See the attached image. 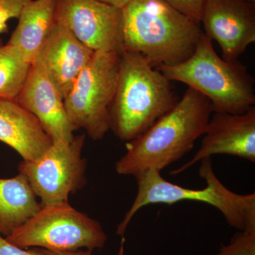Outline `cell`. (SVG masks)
<instances>
[{
    "label": "cell",
    "instance_id": "cell-1",
    "mask_svg": "<svg viewBox=\"0 0 255 255\" xmlns=\"http://www.w3.org/2000/svg\"><path fill=\"white\" fill-rule=\"evenodd\" d=\"M212 114L209 99L188 87L172 110L127 142V152L116 162V172L134 177L151 168L162 172L192 150Z\"/></svg>",
    "mask_w": 255,
    "mask_h": 255
},
{
    "label": "cell",
    "instance_id": "cell-2",
    "mask_svg": "<svg viewBox=\"0 0 255 255\" xmlns=\"http://www.w3.org/2000/svg\"><path fill=\"white\" fill-rule=\"evenodd\" d=\"M122 12L124 50L139 53L154 68L189 59L204 33L200 23L160 0H132Z\"/></svg>",
    "mask_w": 255,
    "mask_h": 255
},
{
    "label": "cell",
    "instance_id": "cell-3",
    "mask_svg": "<svg viewBox=\"0 0 255 255\" xmlns=\"http://www.w3.org/2000/svg\"><path fill=\"white\" fill-rule=\"evenodd\" d=\"M179 100L163 74L139 53L124 50L111 106L110 130L120 140L130 141L148 130Z\"/></svg>",
    "mask_w": 255,
    "mask_h": 255
},
{
    "label": "cell",
    "instance_id": "cell-4",
    "mask_svg": "<svg viewBox=\"0 0 255 255\" xmlns=\"http://www.w3.org/2000/svg\"><path fill=\"white\" fill-rule=\"evenodd\" d=\"M199 176L205 180L202 189H192L172 184L161 172L151 168L135 177L137 194L130 209L119 223L117 234L123 236L135 214L150 204L172 205L182 201H199L221 211L230 226L240 231H255V194H240L228 189L213 168L212 158L200 161Z\"/></svg>",
    "mask_w": 255,
    "mask_h": 255
},
{
    "label": "cell",
    "instance_id": "cell-5",
    "mask_svg": "<svg viewBox=\"0 0 255 255\" xmlns=\"http://www.w3.org/2000/svg\"><path fill=\"white\" fill-rule=\"evenodd\" d=\"M212 41L203 33L189 59L157 69L169 81L182 82L207 97L213 113H246L255 107V79L240 60L219 56Z\"/></svg>",
    "mask_w": 255,
    "mask_h": 255
},
{
    "label": "cell",
    "instance_id": "cell-6",
    "mask_svg": "<svg viewBox=\"0 0 255 255\" xmlns=\"http://www.w3.org/2000/svg\"><path fill=\"white\" fill-rule=\"evenodd\" d=\"M21 248H38L53 252L102 249L107 233L102 225L69 202L42 205L14 232L5 238Z\"/></svg>",
    "mask_w": 255,
    "mask_h": 255
},
{
    "label": "cell",
    "instance_id": "cell-7",
    "mask_svg": "<svg viewBox=\"0 0 255 255\" xmlns=\"http://www.w3.org/2000/svg\"><path fill=\"white\" fill-rule=\"evenodd\" d=\"M121 55L96 51L64 97L65 110L75 129L94 140L111 129L110 110L118 82Z\"/></svg>",
    "mask_w": 255,
    "mask_h": 255
},
{
    "label": "cell",
    "instance_id": "cell-8",
    "mask_svg": "<svg viewBox=\"0 0 255 255\" xmlns=\"http://www.w3.org/2000/svg\"><path fill=\"white\" fill-rule=\"evenodd\" d=\"M85 139L82 133L71 142H53L38 158L18 164V173L27 179L42 205L68 202L70 194L86 185L87 159L82 156Z\"/></svg>",
    "mask_w": 255,
    "mask_h": 255
},
{
    "label": "cell",
    "instance_id": "cell-9",
    "mask_svg": "<svg viewBox=\"0 0 255 255\" xmlns=\"http://www.w3.org/2000/svg\"><path fill=\"white\" fill-rule=\"evenodd\" d=\"M55 18L93 51H124L120 8L96 0H57Z\"/></svg>",
    "mask_w": 255,
    "mask_h": 255
},
{
    "label": "cell",
    "instance_id": "cell-10",
    "mask_svg": "<svg viewBox=\"0 0 255 255\" xmlns=\"http://www.w3.org/2000/svg\"><path fill=\"white\" fill-rule=\"evenodd\" d=\"M201 23L220 45L222 58L238 60L255 41V4L246 0H205Z\"/></svg>",
    "mask_w": 255,
    "mask_h": 255
},
{
    "label": "cell",
    "instance_id": "cell-11",
    "mask_svg": "<svg viewBox=\"0 0 255 255\" xmlns=\"http://www.w3.org/2000/svg\"><path fill=\"white\" fill-rule=\"evenodd\" d=\"M200 147L194 157L170 172L177 175L203 159L216 155L236 156L255 162V107L246 113L214 112L206 125Z\"/></svg>",
    "mask_w": 255,
    "mask_h": 255
},
{
    "label": "cell",
    "instance_id": "cell-12",
    "mask_svg": "<svg viewBox=\"0 0 255 255\" xmlns=\"http://www.w3.org/2000/svg\"><path fill=\"white\" fill-rule=\"evenodd\" d=\"M95 52L85 46L63 23L55 21L33 65L66 96Z\"/></svg>",
    "mask_w": 255,
    "mask_h": 255
},
{
    "label": "cell",
    "instance_id": "cell-13",
    "mask_svg": "<svg viewBox=\"0 0 255 255\" xmlns=\"http://www.w3.org/2000/svg\"><path fill=\"white\" fill-rule=\"evenodd\" d=\"M16 100L38 119L53 142L73 140L75 129L69 120L63 95L33 64Z\"/></svg>",
    "mask_w": 255,
    "mask_h": 255
},
{
    "label": "cell",
    "instance_id": "cell-14",
    "mask_svg": "<svg viewBox=\"0 0 255 255\" xmlns=\"http://www.w3.org/2000/svg\"><path fill=\"white\" fill-rule=\"evenodd\" d=\"M0 141L26 161L39 157L53 142L38 119L11 99H0Z\"/></svg>",
    "mask_w": 255,
    "mask_h": 255
},
{
    "label": "cell",
    "instance_id": "cell-15",
    "mask_svg": "<svg viewBox=\"0 0 255 255\" xmlns=\"http://www.w3.org/2000/svg\"><path fill=\"white\" fill-rule=\"evenodd\" d=\"M57 0H31L23 6L6 44L31 65L55 23Z\"/></svg>",
    "mask_w": 255,
    "mask_h": 255
},
{
    "label": "cell",
    "instance_id": "cell-16",
    "mask_svg": "<svg viewBox=\"0 0 255 255\" xmlns=\"http://www.w3.org/2000/svg\"><path fill=\"white\" fill-rule=\"evenodd\" d=\"M27 179L18 173L0 178V234L7 237L41 208Z\"/></svg>",
    "mask_w": 255,
    "mask_h": 255
},
{
    "label": "cell",
    "instance_id": "cell-17",
    "mask_svg": "<svg viewBox=\"0 0 255 255\" xmlns=\"http://www.w3.org/2000/svg\"><path fill=\"white\" fill-rule=\"evenodd\" d=\"M31 65L0 38V99L16 100Z\"/></svg>",
    "mask_w": 255,
    "mask_h": 255
},
{
    "label": "cell",
    "instance_id": "cell-18",
    "mask_svg": "<svg viewBox=\"0 0 255 255\" xmlns=\"http://www.w3.org/2000/svg\"><path fill=\"white\" fill-rule=\"evenodd\" d=\"M214 255H255V231H240Z\"/></svg>",
    "mask_w": 255,
    "mask_h": 255
},
{
    "label": "cell",
    "instance_id": "cell-19",
    "mask_svg": "<svg viewBox=\"0 0 255 255\" xmlns=\"http://www.w3.org/2000/svg\"><path fill=\"white\" fill-rule=\"evenodd\" d=\"M31 0H0V35L9 31L8 21L18 18L20 13Z\"/></svg>",
    "mask_w": 255,
    "mask_h": 255
},
{
    "label": "cell",
    "instance_id": "cell-20",
    "mask_svg": "<svg viewBox=\"0 0 255 255\" xmlns=\"http://www.w3.org/2000/svg\"><path fill=\"white\" fill-rule=\"evenodd\" d=\"M179 12L201 23L205 0H160Z\"/></svg>",
    "mask_w": 255,
    "mask_h": 255
},
{
    "label": "cell",
    "instance_id": "cell-21",
    "mask_svg": "<svg viewBox=\"0 0 255 255\" xmlns=\"http://www.w3.org/2000/svg\"><path fill=\"white\" fill-rule=\"evenodd\" d=\"M0 255H51L50 251L42 248L26 250L15 246L6 241L4 236L0 234Z\"/></svg>",
    "mask_w": 255,
    "mask_h": 255
},
{
    "label": "cell",
    "instance_id": "cell-22",
    "mask_svg": "<svg viewBox=\"0 0 255 255\" xmlns=\"http://www.w3.org/2000/svg\"><path fill=\"white\" fill-rule=\"evenodd\" d=\"M125 243V238L123 237L122 241H121L118 253L115 255H126ZM50 252L51 255H92V252L87 251V250H85V251H84V250H78V251L72 252Z\"/></svg>",
    "mask_w": 255,
    "mask_h": 255
},
{
    "label": "cell",
    "instance_id": "cell-23",
    "mask_svg": "<svg viewBox=\"0 0 255 255\" xmlns=\"http://www.w3.org/2000/svg\"><path fill=\"white\" fill-rule=\"evenodd\" d=\"M96 1L112 5V6L120 8V9H123L124 6L128 4V3L130 2V1H131L132 0H96Z\"/></svg>",
    "mask_w": 255,
    "mask_h": 255
},
{
    "label": "cell",
    "instance_id": "cell-24",
    "mask_svg": "<svg viewBox=\"0 0 255 255\" xmlns=\"http://www.w3.org/2000/svg\"><path fill=\"white\" fill-rule=\"evenodd\" d=\"M246 1H249V2L255 3V0H246Z\"/></svg>",
    "mask_w": 255,
    "mask_h": 255
}]
</instances>
